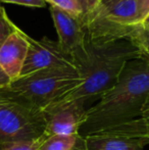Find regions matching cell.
Listing matches in <instances>:
<instances>
[{
  "instance_id": "13",
  "label": "cell",
  "mask_w": 149,
  "mask_h": 150,
  "mask_svg": "<svg viewBox=\"0 0 149 150\" xmlns=\"http://www.w3.org/2000/svg\"><path fill=\"white\" fill-rule=\"evenodd\" d=\"M46 2L68 12L71 16L79 18L80 20L83 18V8L77 0H46Z\"/></svg>"
},
{
  "instance_id": "22",
  "label": "cell",
  "mask_w": 149,
  "mask_h": 150,
  "mask_svg": "<svg viewBox=\"0 0 149 150\" xmlns=\"http://www.w3.org/2000/svg\"><path fill=\"white\" fill-rule=\"evenodd\" d=\"M99 1H100V0H99Z\"/></svg>"
},
{
  "instance_id": "18",
  "label": "cell",
  "mask_w": 149,
  "mask_h": 150,
  "mask_svg": "<svg viewBox=\"0 0 149 150\" xmlns=\"http://www.w3.org/2000/svg\"><path fill=\"white\" fill-rule=\"evenodd\" d=\"M137 119L140 122H141V124L149 127V102L145 105V106H144L141 115H140V117H137Z\"/></svg>"
},
{
  "instance_id": "20",
  "label": "cell",
  "mask_w": 149,
  "mask_h": 150,
  "mask_svg": "<svg viewBox=\"0 0 149 150\" xmlns=\"http://www.w3.org/2000/svg\"><path fill=\"white\" fill-rule=\"evenodd\" d=\"M121 1H125V0H100L99 6H112Z\"/></svg>"
},
{
  "instance_id": "6",
  "label": "cell",
  "mask_w": 149,
  "mask_h": 150,
  "mask_svg": "<svg viewBox=\"0 0 149 150\" xmlns=\"http://www.w3.org/2000/svg\"><path fill=\"white\" fill-rule=\"evenodd\" d=\"M50 13L57 33L58 44L72 56L78 67L87 56L86 31L82 21L53 5H50Z\"/></svg>"
},
{
  "instance_id": "9",
  "label": "cell",
  "mask_w": 149,
  "mask_h": 150,
  "mask_svg": "<svg viewBox=\"0 0 149 150\" xmlns=\"http://www.w3.org/2000/svg\"><path fill=\"white\" fill-rule=\"evenodd\" d=\"M87 150H144L146 142L141 139L96 133L86 136Z\"/></svg>"
},
{
  "instance_id": "4",
  "label": "cell",
  "mask_w": 149,
  "mask_h": 150,
  "mask_svg": "<svg viewBox=\"0 0 149 150\" xmlns=\"http://www.w3.org/2000/svg\"><path fill=\"white\" fill-rule=\"evenodd\" d=\"M45 127L43 111L23 103L6 88L0 89V144L39 140Z\"/></svg>"
},
{
  "instance_id": "3",
  "label": "cell",
  "mask_w": 149,
  "mask_h": 150,
  "mask_svg": "<svg viewBox=\"0 0 149 150\" xmlns=\"http://www.w3.org/2000/svg\"><path fill=\"white\" fill-rule=\"evenodd\" d=\"M83 83L79 71L64 67L45 69L18 78L6 90L23 103L44 111Z\"/></svg>"
},
{
  "instance_id": "10",
  "label": "cell",
  "mask_w": 149,
  "mask_h": 150,
  "mask_svg": "<svg viewBox=\"0 0 149 150\" xmlns=\"http://www.w3.org/2000/svg\"><path fill=\"white\" fill-rule=\"evenodd\" d=\"M94 12H98L104 18L125 26L140 25L136 0H125L112 6H99Z\"/></svg>"
},
{
  "instance_id": "2",
  "label": "cell",
  "mask_w": 149,
  "mask_h": 150,
  "mask_svg": "<svg viewBox=\"0 0 149 150\" xmlns=\"http://www.w3.org/2000/svg\"><path fill=\"white\" fill-rule=\"evenodd\" d=\"M86 48L87 56L77 67L83 83L54 104L77 101L86 106L87 103L100 99L117 83L128 61L142 57L138 48L129 40L101 45L86 40Z\"/></svg>"
},
{
  "instance_id": "16",
  "label": "cell",
  "mask_w": 149,
  "mask_h": 150,
  "mask_svg": "<svg viewBox=\"0 0 149 150\" xmlns=\"http://www.w3.org/2000/svg\"><path fill=\"white\" fill-rule=\"evenodd\" d=\"M80 5L83 8V18H82V24L99 7V0H77Z\"/></svg>"
},
{
  "instance_id": "1",
  "label": "cell",
  "mask_w": 149,
  "mask_h": 150,
  "mask_svg": "<svg viewBox=\"0 0 149 150\" xmlns=\"http://www.w3.org/2000/svg\"><path fill=\"white\" fill-rule=\"evenodd\" d=\"M149 102V60L128 61L117 83L89 107L79 134L86 137L114 128L140 117Z\"/></svg>"
},
{
  "instance_id": "8",
  "label": "cell",
  "mask_w": 149,
  "mask_h": 150,
  "mask_svg": "<svg viewBox=\"0 0 149 150\" xmlns=\"http://www.w3.org/2000/svg\"><path fill=\"white\" fill-rule=\"evenodd\" d=\"M26 33L16 27V31L4 41L0 47V67L11 79L20 78L28 52Z\"/></svg>"
},
{
  "instance_id": "17",
  "label": "cell",
  "mask_w": 149,
  "mask_h": 150,
  "mask_svg": "<svg viewBox=\"0 0 149 150\" xmlns=\"http://www.w3.org/2000/svg\"><path fill=\"white\" fill-rule=\"evenodd\" d=\"M0 2L20 4V5L28 6V7H37V8L45 7L48 4L46 2V0H0Z\"/></svg>"
},
{
  "instance_id": "5",
  "label": "cell",
  "mask_w": 149,
  "mask_h": 150,
  "mask_svg": "<svg viewBox=\"0 0 149 150\" xmlns=\"http://www.w3.org/2000/svg\"><path fill=\"white\" fill-rule=\"evenodd\" d=\"M28 41V52L20 76H26L34 71L53 67H76L72 56L62 50L57 41H52L47 37L35 40L26 34Z\"/></svg>"
},
{
  "instance_id": "14",
  "label": "cell",
  "mask_w": 149,
  "mask_h": 150,
  "mask_svg": "<svg viewBox=\"0 0 149 150\" xmlns=\"http://www.w3.org/2000/svg\"><path fill=\"white\" fill-rule=\"evenodd\" d=\"M16 27L18 26L9 18L0 2V47L4 41L16 31Z\"/></svg>"
},
{
  "instance_id": "7",
  "label": "cell",
  "mask_w": 149,
  "mask_h": 150,
  "mask_svg": "<svg viewBox=\"0 0 149 150\" xmlns=\"http://www.w3.org/2000/svg\"><path fill=\"white\" fill-rule=\"evenodd\" d=\"M46 127L41 139L54 135L78 134L86 122L87 108L77 101L54 104L43 111Z\"/></svg>"
},
{
  "instance_id": "11",
  "label": "cell",
  "mask_w": 149,
  "mask_h": 150,
  "mask_svg": "<svg viewBox=\"0 0 149 150\" xmlns=\"http://www.w3.org/2000/svg\"><path fill=\"white\" fill-rule=\"evenodd\" d=\"M39 150H87V141L81 134L54 135L41 139Z\"/></svg>"
},
{
  "instance_id": "12",
  "label": "cell",
  "mask_w": 149,
  "mask_h": 150,
  "mask_svg": "<svg viewBox=\"0 0 149 150\" xmlns=\"http://www.w3.org/2000/svg\"><path fill=\"white\" fill-rule=\"evenodd\" d=\"M130 41L138 48L142 57L149 60V27L138 26L132 34Z\"/></svg>"
},
{
  "instance_id": "21",
  "label": "cell",
  "mask_w": 149,
  "mask_h": 150,
  "mask_svg": "<svg viewBox=\"0 0 149 150\" xmlns=\"http://www.w3.org/2000/svg\"><path fill=\"white\" fill-rule=\"evenodd\" d=\"M141 26H143V27H149V13H148V16L145 18V20H144L143 22H142Z\"/></svg>"
},
{
  "instance_id": "15",
  "label": "cell",
  "mask_w": 149,
  "mask_h": 150,
  "mask_svg": "<svg viewBox=\"0 0 149 150\" xmlns=\"http://www.w3.org/2000/svg\"><path fill=\"white\" fill-rule=\"evenodd\" d=\"M41 139L35 141H18L0 144V150H39Z\"/></svg>"
},
{
  "instance_id": "19",
  "label": "cell",
  "mask_w": 149,
  "mask_h": 150,
  "mask_svg": "<svg viewBox=\"0 0 149 150\" xmlns=\"http://www.w3.org/2000/svg\"><path fill=\"white\" fill-rule=\"evenodd\" d=\"M10 83H11V79H10L7 76V74L3 71V69L0 67V89L7 87Z\"/></svg>"
}]
</instances>
